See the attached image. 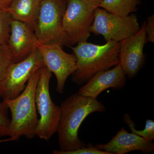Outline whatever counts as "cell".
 I'll use <instances>...</instances> for the list:
<instances>
[{
	"label": "cell",
	"mask_w": 154,
	"mask_h": 154,
	"mask_svg": "<svg viewBox=\"0 0 154 154\" xmlns=\"http://www.w3.org/2000/svg\"><path fill=\"white\" fill-rule=\"evenodd\" d=\"M60 107V121L57 132L60 151H69L85 147V143L78 134L80 126L91 113L105 112V105L97 99L75 93L67 98Z\"/></svg>",
	"instance_id": "obj_1"
},
{
	"label": "cell",
	"mask_w": 154,
	"mask_h": 154,
	"mask_svg": "<svg viewBox=\"0 0 154 154\" xmlns=\"http://www.w3.org/2000/svg\"><path fill=\"white\" fill-rule=\"evenodd\" d=\"M77 58V68L72 75V81L78 85L88 82L94 75L119 64L120 43L107 41L102 45L80 42L70 46Z\"/></svg>",
	"instance_id": "obj_2"
},
{
	"label": "cell",
	"mask_w": 154,
	"mask_h": 154,
	"mask_svg": "<svg viewBox=\"0 0 154 154\" xmlns=\"http://www.w3.org/2000/svg\"><path fill=\"white\" fill-rule=\"evenodd\" d=\"M39 69L31 76L23 91L16 98L3 99L11 113L10 125V137L17 140L22 137L32 139L38 118L35 100V94L39 76Z\"/></svg>",
	"instance_id": "obj_3"
},
{
	"label": "cell",
	"mask_w": 154,
	"mask_h": 154,
	"mask_svg": "<svg viewBox=\"0 0 154 154\" xmlns=\"http://www.w3.org/2000/svg\"><path fill=\"white\" fill-rule=\"evenodd\" d=\"M51 75L52 73L44 65L40 68L35 94L36 109L39 115L35 134L44 140H49L57 132L61 117L60 107L53 102L50 94Z\"/></svg>",
	"instance_id": "obj_4"
},
{
	"label": "cell",
	"mask_w": 154,
	"mask_h": 154,
	"mask_svg": "<svg viewBox=\"0 0 154 154\" xmlns=\"http://www.w3.org/2000/svg\"><path fill=\"white\" fill-rule=\"evenodd\" d=\"M67 0H41L34 32L37 42L41 43L57 42L68 46L63 29V17Z\"/></svg>",
	"instance_id": "obj_5"
},
{
	"label": "cell",
	"mask_w": 154,
	"mask_h": 154,
	"mask_svg": "<svg viewBox=\"0 0 154 154\" xmlns=\"http://www.w3.org/2000/svg\"><path fill=\"white\" fill-rule=\"evenodd\" d=\"M140 29L137 18L135 14L122 17L101 8L94 10L91 33L102 35L106 42L111 40L119 42L133 36Z\"/></svg>",
	"instance_id": "obj_6"
},
{
	"label": "cell",
	"mask_w": 154,
	"mask_h": 154,
	"mask_svg": "<svg viewBox=\"0 0 154 154\" xmlns=\"http://www.w3.org/2000/svg\"><path fill=\"white\" fill-rule=\"evenodd\" d=\"M94 17V11L82 0H67L62 25L68 46L88 41Z\"/></svg>",
	"instance_id": "obj_7"
},
{
	"label": "cell",
	"mask_w": 154,
	"mask_h": 154,
	"mask_svg": "<svg viewBox=\"0 0 154 154\" xmlns=\"http://www.w3.org/2000/svg\"><path fill=\"white\" fill-rule=\"evenodd\" d=\"M36 46L43 65L56 78V91L59 94H63L67 79L77 69L75 55L64 51L62 45L57 42L44 44L37 42Z\"/></svg>",
	"instance_id": "obj_8"
},
{
	"label": "cell",
	"mask_w": 154,
	"mask_h": 154,
	"mask_svg": "<svg viewBox=\"0 0 154 154\" xmlns=\"http://www.w3.org/2000/svg\"><path fill=\"white\" fill-rule=\"evenodd\" d=\"M43 65L36 47L28 57L12 65L5 79L0 85V97L3 99L16 98L24 90L31 76Z\"/></svg>",
	"instance_id": "obj_9"
},
{
	"label": "cell",
	"mask_w": 154,
	"mask_h": 154,
	"mask_svg": "<svg viewBox=\"0 0 154 154\" xmlns=\"http://www.w3.org/2000/svg\"><path fill=\"white\" fill-rule=\"evenodd\" d=\"M144 22L133 36L119 42V64L125 74L132 79L137 75L144 63L143 48L147 42Z\"/></svg>",
	"instance_id": "obj_10"
},
{
	"label": "cell",
	"mask_w": 154,
	"mask_h": 154,
	"mask_svg": "<svg viewBox=\"0 0 154 154\" xmlns=\"http://www.w3.org/2000/svg\"><path fill=\"white\" fill-rule=\"evenodd\" d=\"M36 42L32 26L25 22L11 19V30L7 44L16 63L28 57L36 48Z\"/></svg>",
	"instance_id": "obj_11"
},
{
	"label": "cell",
	"mask_w": 154,
	"mask_h": 154,
	"mask_svg": "<svg viewBox=\"0 0 154 154\" xmlns=\"http://www.w3.org/2000/svg\"><path fill=\"white\" fill-rule=\"evenodd\" d=\"M126 83V75L119 64L112 69L96 74L82 86L77 93L83 96L97 99L99 94L106 89H121L124 88Z\"/></svg>",
	"instance_id": "obj_12"
},
{
	"label": "cell",
	"mask_w": 154,
	"mask_h": 154,
	"mask_svg": "<svg viewBox=\"0 0 154 154\" xmlns=\"http://www.w3.org/2000/svg\"><path fill=\"white\" fill-rule=\"evenodd\" d=\"M94 147L110 154H125L134 151H140L143 153L154 152V144L131 132H128L123 127L117 132L111 140L106 144H98Z\"/></svg>",
	"instance_id": "obj_13"
},
{
	"label": "cell",
	"mask_w": 154,
	"mask_h": 154,
	"mask_svg": "<svg viewBox=\"0 0 154 154\" xmlns=\"http://www.w3.org/2000/svg\"><path fill=\"white\" fill-rule=\"evenodd\" d=\"M40 2L38 0H13L7 11L12 19L27 23L34 30Z\"/></svg>",
	"instance_id": "obj_14"
},
{
	"label": "cell",
	"mask_w": 154,
	"mask_h": 154,
	"mask_svg": "<svg viewBox=\"0 0 154 154\" xmlns=\"http://www.w3.org/2000/svg\"><path fill=\"white\" fill-rule=\"evenodd\" d=\"M140 0H103L100 8L109 13L126 17L136 12Z\"/></svg>",
	"instance_id": "obj_15"
},
{
	"label": "cell",
	"mask_w": 154,
	"mask_h": 154,
	"mask_svg": "<svg viewBox=\"0 0 154 154\" xmlns=\"http://www.w3.org/2000/svg\"><path fill=\"white\" fill-rule=\"evenodd\" d=\"M15 63L8 45H0V85L5 79L10 69Z\"/></svg>",
	"instance_id": "obj_16"
},
{
	"label": "cell",
	"mask_w": 154,
	"mask_h": 154,
	"mask_svg": "<svg viewBox=\"0 0 154 154\" xmlns=\"http://www.w3.org/2000/svg\"><path fill=\"white\" fill-rule=\"evenodd\" d=\"M123 120L129 127L131 132L148 140L152 141L154 139V121L151 119H147L146 122L144 129L142 130H138L136 129V125L130 118L129 114L125 113Z\"/></svg>",
	"instance_id": "obj_17"
},
{
	"label": "cell",
	"mask_w": 154,
	"mask_h": 154,
	"mask_svg": "<svg viewBox=\"0 0 154 154\" xmlns=\"http://www.w3.org/2000/svg\"><path fill=\"white\" fill-rule=\"evenodd\" d=\"M11 19L8 11L0 8V45L7 44L11 30Z\"/></svg>",
	"instance_id": "obj_18"
},
{
	"label": "cell",
	"mask_w": 154,
	"mask_h": 154,
	"mask_svg": "<svg viewBox=\"0 0 154 154\" xmlns=\"http://www.w3.org/2000/svg\"><path fill=\"white\" fill-rule=\"evenodd\" d=\"M8 110L4 101L0 102V138L9 137L11 119L8 116Z\"/></svg>",
	"instance_id": "obj_19"
},
{
	"label": "cell",
	"mask_w": 154,
	"mask_h": 154,
	"mask_svg": "<svg viewBox=\"0 0 154 154\" xmlns=\"http://www.w3.org/2000/svg\"><path fill=\"white\" fill-rule=\"evenodd\" d=\"M54 154H110L108 152L98 149L92 143L88 144L85 147L79 148L74 150L63 152L54 150L53 152Z\"/></svg>",
	"instance_id": "obj_20"
},
{
	"label": "cell",
	"mask_w": 154,
	"mask_h": 154,
	"mask_svg": "<svg viewBox=\"0 0 154 154\" xmlns=\"http://www.w3.org/2000/svg\"><path fill=\"white\" fill-rule=\"evenodd\" d=\"M145 29L146 33L147 42L154 43V15L148 17Z\"/></svg>",
	"instance_id": "obj_21"
},
{
	"label": "cell",
	"mask_w": 154,
	"mask_h": 154,
	"mask_svg": "<svg viewBox=\"0 0 154 154\" xmlns=\"http://www.w3.org/2000/svg\"><path fill=\"white\" fill-rule=\"evenodd\" d=\"M91 11L100 8L103 0H82Z\"/></svg>",
	"instance_id": "obj_22"
},
{
	"label": "cell",
	"mask_w": 154,
	"mask_h": 154,
	"mask_svg": "<svg viewBox=\"0 0 154 154\" xmlns=\"http://www.w3.org/2000/svg\"><path fill=\"white\" fill-rule=\"evenodd\" d=\"M13 0H0V8L7 11Z\"/></svg>",
	"instance_id": "obj_23"
},
{
	"label": "cell",
	"mask_w": 154,
	"mask_h": 154,
	"mask_svg": "<svg viewBox=\"0 0 154 154\" xmlns=\"http://www.w3.org/2000/svg\"><path fill=\"white\" fill-rule=\"evenodd\" d=\"M14 141L16 140L14 138L10 137L9 138L5 139H0V144L3 143L7 142Z\"/></svg>",
	"instance_id": "obj_24"
},
{
	"label": "cell",
	"mask_w": 154,
	"mask_h": 154,
	"mask_svg": "<svg viewBox=\"0 0 154 154\" xmlns=\"http://www.w3.org/2000/svg\"><path fill=\"white\" fill-rule=\"evenodd\" d=\"M38 1H39V2H40V1H41V0H38Z\"/></svg>",
	"instance_id": "obj_25"
}]
</instances>
